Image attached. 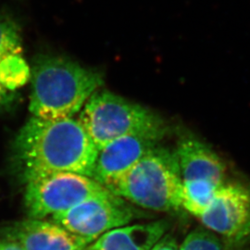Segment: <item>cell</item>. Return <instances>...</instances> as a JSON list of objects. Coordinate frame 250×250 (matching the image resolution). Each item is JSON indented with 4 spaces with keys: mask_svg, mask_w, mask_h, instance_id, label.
I'll use <instances>...</instances> for the list:
<instances>
[{
    "mask_svg": "<svg viewBox=\"0 0 250 250\" xmlns=\"http://www.w3.org/2000/svg\"><path fill=\"white\" fill-rule=\"evenodd\" d=\"M99 148L78 120L32 117L13 145L22 178L47 171H69L93 177Z\"/></svg>",
    "mask_w": 250,
    "mask_h": 250,
    "instance_id": "6da1fadb",
    "label": "cell"
},
{
    "mask_svg": "<svg viewBox=\"0 0 250 250\" xmlns=\"http://www.w3.org/2000/svg\"><path fill=\"white\" fill-rule=\"evenodd\" d=\"M30 80V112L45 120L72 118L104 82L97 71L66 58L47 55L36 59Z\"/></svg>",
    "mask_w": 250,
    "mask_h": 250,
    "instance_id": "7a4b0ae2",
    "label": "cell"
},
{
    "mask_svg": "<svg viewBox=\"0 0 250 250\" xmlns=\"http://www.w3.org/2000/svg\"><path fill=\"white\" fill-rule=\"evenodd\" d=\"M77 120L99 150L124 136L137 135L159 142L167 134L161 117L107 90L94 93Z\"/></svg>",
    "mask_w": 250,
    "mask_h": 250,
    "instance_id": "3957f363",
    "label": "cell"
},
{
    "mask_svg": "<svg viewBox=\"0 0 250 250\" xmlns=\"http://www.w3.org/2000/svg\"><path fill=\"white\" fill-rule=\"evenodd\" d=\"M182 188L175 152L157 146L109 191L132 205L163 212L182 208Z\"/></svg>",
    "mask_w": 250,
    "mask_h": 250,
    "instance_id": "277c9868",
    "label": "cell"
},
{
    "mask_svg": "<svg viewBox=\"0 0 250 250\" xmlns=\"http://www.w3.org/2000/svg\"><path fill=\"white\" fill-rule=\"evenodd\" d=\"M23 180L24 203L32 219L62 213L90 197L109 191L92 177L69 171L34 173Z\"/></svg>",
    "mask_w": 250,
    "mask_h": 250,
    "instance_id": "5b68a950",
    "label": "cell"
},
{
    "mask_svg": "<svg viewBox=\"0 0 250 250\" xmlns=\"http://www.w3.org/2000/svg\"><path fill=\"white\" fill-rule=\"evenodd\" d=\"M140 217V210L108 191L90 197L65 212L54 215L52 220L73 234L93 242Z\"/></svg>",
    "mask_w": 250,
    "mask_h": 250,
    "instance_id": "8992f818",
    "label": "cell"
},
{
    "mask_svg": "<svg viewBox=\"0 0 250 250\" xmlns=\"http://www.w3.org/2000/svg\"><path fill=\"white\" fill-rule=\"evenodd\" d=\"M198 219L203 227L241 250L250 242V188L225 183Z\"/></svg>",
    "mask_w": 250,
    "mask_h": 250,
    "instance_id": "52a82bcc",
    "label": "cell"
},
{
    "mask_svg": "<svg viewBox=\"0 0 250 250\" xmlns=\"http://www.w3.org/2000/svg\"><path fill=\"white\" fill-rule=\"evenodd\" d=\"M3 234L21 250H83L92 243L44 219L16 222L6 227Z\"/></svg>",
    "mask_w": 250,
    "mask_h": 250,
    "instance_id": "ba28073f",
    "label": "cell"
},
{
    "mask_svg": "<svg viewBox=\"0 0 250 250\" xmlns=\"http://www.w3.org/2000/svg\"><path fill=\"white\" fill-rule=\"evenodd\" d=\"M158 143L137 135L117 138L99 149L92 178L109 190Z\"/></svg>",
    "mask_w": 250,
    "mask_h": 250,
    "instance_id": "9c48e42d",
    "label": "cell"
},
{
    "mask_svg": "<svg viewBox=\"0 0 250 250\" xmlns=\"http://www.w3.org/2000/svg\"><path fill=\"white\" fill-rule=\"evenodd\" d=\"M174 152L182 181H208L218 187L225 184L224 161L205 144L194 138H185Z\"/></svg>",
    "mask_w": 250,
    "mask_h": 250,
    "instance_id": "30bf717a",
    "label": "cell"
},
{
    "mask_svg": "<svg viewBox=\"0 0 250 250\" xmlns=\"http://www.w3.org/2000/svg\"><path fill=\"white\" fill-rule=\"evenodd\" d=\"M168 228L163 220L128 224L102 234L83 250H151Z\"/></svg>",
    "mask_w": 250,
    "mask_h": 250,
    "instance_id": "8fae6325",
    "label": "cell"
},
{
    "mask_svg": "<svg viewBox=\"0 0 250 250\" xmlns=\"http://www.w3.org/2000/svg\"><path fill=\"white\" fill-rule=\"evenodd\" d=\"M181 207L197 219L211 204L215 193L221 187L208 181H182Z\"/></svg>",
    "mask_w": 250,
    "mask_h": 250,
    "instance_id": "7c38bea8",
    "label": "cell"
},
{
    "mask_svg": "<svg viewBox=\"0 0 250 250\" xmlns=\"http://www.w3.org/2000/svg\"><path fill=\"white\" fill-rule=\"evenodd\" d=\"M21 53L22 39L20 27L13 20L0 16V73L9 60ZM11 95L0 83V103L7 101Z\"/></svg>",
    "mask_w": 250,
    "mask_h": 250,
    "instance_id": "4fadbf2b",
    "label": "cell"
},
{
    "mask_svg": "<svg viewBox=\"0 0 250 250\" xmlns=\"http://www.w3.org/2000/svg\"><path fill=\"white\" fill-rule=\"evenodd\" d=\"M179 250H240L215 232L199 227L188 233Z\"/></svg>",
    "mask_w": 250,
    "mask_h": 250,
    "instance_id": "5bb4252c",
    "label": "cell"
},
{
    "mask_svg": "<svg viewBox=\"0 0 250 250\" xmlns=\"http://www.w3.org/2000/svg\"><path fill=\"white\" fill-rule=\"evenodd\" d=\"M151 250H179V246L170 234H165Z\"/></svg>",
    "mask_w": 250,
    "mask_h": 250,
    "instance_id": "9a60e30c",
    "label": "cell"
},
{
    "mask_svg": "<svg viewBox=\"0 0 250 250\" xmlns=\"http://www.w3.org/2000/svg\"><path fill=\"white\" fill-rule=\"evenodd\" d=\"M0 250H21L17 244L6 238H0Z\"/></svg>",
    "mask_w": 250,
    "mask_h": 250,
    "instance_id": "2e32d148",
    "label": "cell"
}]
</instances>
